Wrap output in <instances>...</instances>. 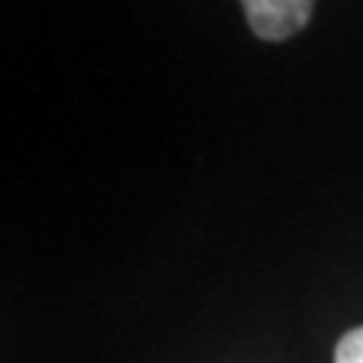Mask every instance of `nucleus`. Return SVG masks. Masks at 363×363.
Returning <instances> with one entry per match:
<instances>
[{"label": "nucleus", "instance_id": "1", "mask_svg": "<svg viewBox=\"0 0 363 363\" xmlns=\"http://www.w3.org/2000/svg\"><path fill=\"white\" fill-rule=\"evenodd\" d=\"M240 4L255 37L281 43L309 25L315 0H240Z\"/></svg>", "mask_w": 363, "mask_h": 363}, {"label": "nucleus", "instance_id": "2", "mask_svg": "<svg viewBox=\"0 0 363 363\" xmlns=\"http://www.w3.org/2000/svg\"><path fill=\"white\" fill-rule=\"evenodd\" d=\"M333 363H363V327H354L339 339Z\"/></svg>", "mask_w": 363, "mask_h": 363}]
</instances>
